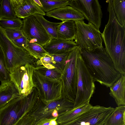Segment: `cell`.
<instances>
[{"label":"cell","instance_id":"1","mask_svg":"<svg viewBox=\"0 0 125 125\" xmlns=\"http://www.w3.org/2000/svg\"><path fill=\"white\" fill-rule=\"evenodd\" d=\"M108 3V22L101 35L105 50L111 59L115 69L125 75V26L119 23L114 14L112 0Z\"/></svg>","mask_w":125,"mask_h":125},{"label":"cell","instance_id":"2","mask_svg":"<svg viewBox=\"0 0 125 125\" xmlns=\"http://www.w3.org/2000/svg\"><path fill=\"white\" fill-rule=\"evenodd\" d=\"M81 54L94 81L110 87L121 77L104 47L91 51L81 49Z\"/></svg>","mask_w":125,"mask_h":125},{"label":"cell","instance_id":"3","mask_svg":"<svg viewBox=\"0 0 125 125\" xmlns=\"http://www.w3.org/2000/svg\"><path fill=\"white\" fill-rule=\"evenodd\" d=\"M40 97L35 87L28 95L20 96L11 100L0 109V125H14L31 110Z\"/></svg>","mask_w":125,"mask_h":125},{"label":"cell","instance_id":"4","mask_svg":"<svg viewBox=\"0 0 125 125\" xmlns=\"http://www.w3.org/2000/svg\"><path fill=\"white\" fill-rule=\"evenodd\" d=\"M0 47L4 56L6 68L10 73L17 68L29 63L35 66L37 60L25 48L15 45L8 37L0 26Z\"/></svg>","mask_w":125,"mask_h":125},{"label":"cell","instance_id":"5","mask_svg":"<svg viewBox=\"0 0 125 125\" xmlns=\"http://www.w3.org/2000/svg\"><path fill=\"white\" fill-rule=\"evenodd\" d=\"M81 51V47L77 46L69 52L61 78L62 96L74 103L76 95L77 78V61Z\"/></svg>","mask_w":125,"mask_h":125},{"label":"cell","instance_id":"6","mask_svg":"<svg viewBox=\"0 0 125 125\" xmlns=\"http://www.w3.org/2000/svg\"><path fill=\"white\" fill-rule=\"evenodd\" d=\"M77 81L73 108L90 101L95 93L94 81L87 68L80 54L77 61Z\"/></svg>","mask_w":125,"mask_h":125},{"label":"cell","instance_id":"7","mask_svg":"<svg viewBox=\"0 0 125 125\" xmlns=\"http://www.w3.org/2000/svg\"><path fill=\"white\" fill-rule=\"evenodd\" d=\"M76 31L74 42L81 49L91 51L102 48L101 33L92 23H85L83 20L74 21Z\"/></svg>","mask_w":125,"mask_h":125},{"label":"cell","instance_id":"8","mask_svg":"<svg viewBox=\"0 0 125 125\" xmlns=\"http://www.w3.org/2000/svg\"><path fill=\"white\" fill-rule=\"evenodd\" d=\"M74 104L62 96L46 104H44L40 98L28 114L35 118L36 124L43 119L53 118L51 114L54 110H57L59 115L73 108Z\"/></svg>","mask_w":125,"mask_h":125},{"label":"cell","instance_id":"9","mask_svg":"<svg viewBox=\"0 0 125 125\" xmlns=\"http://www.w3.org/2000/svg\"><path fill=\"white\" fill-rule=\"evenodd\" d=\"M33 80L44 104H47L62 96V85L61 81L56 82L50 80L35 70L33 74Z\"/></svg>","mask_w":125,"mask_h":125},{"label":"cell","instance_id":"10","mask_svg":"<svg viewBox=\"0 0 125 125\" xmlns=\"http://www.w3.org/2000/svg\"><path fill=\"white\" fill-rule=\"evenodd\" d=\"M35 66L29 63L20 66L10 73V81L14 84L20 96L29 94L35 87L33 80Z\"/></svg>","mask_w":125,"mask_h":125},{"label":"cell","instance_id":"11","mask_svg":"<svg viewBox=\"0 0 125 125\" xmlns=\"http://www.w3.org/2000/svg\"><path fill=\"white\" fill-rule=\"evenodd\" d=\"M69 5L80 12L85 19L99 30L103 13L98 0H70Z\"/></svg>","mask_w":125,"mask_h":125},{"label":"cell","instance_id":"12","mask_svg":"<svg viewBox=\"0 0 125 125\" xmlns=\"http://www.w3.org/2000/svg\"><path fill=\"white\" fill-rule=\"evenodd\" d=\"M114 109L111 107L93 106L75 120L58 125H104Z\"/></svg>","mask_w":125,"mask_h":125},{"label":"cell","instance_id":"13","mask_svg":"<svg viewBox=\"0 0 125 125\" xmlns=\"http://www.w3.org/2000/svg\"><path fill=\"white\" fill-rule=\"evenodd\" d=\"M21 28L23 35L30 42L35 43L43 47L51 38L34 15L23 19Z\"/></svg>","mask_w":125,"mask_h":125},{"label":"cell","instance_id":"14","mask_svg":"<svg viewBox=\"0 0 125 125\" xmlns=\"http://www.w3.org/2000/svg\"><path fill=\"white\" fill-rule=\"evenodd\" d=\"M69 52L55 54L48 53L44 57L37 60L35 67L42 66L62 73Z\"/></svg>","mask_w":125,"mask_h":125},{"label":"cell","instance_id":"15","mask_svg":"<svg viewBox=\"0 0 125 125\" xmlns=\"http://www.w3.org/2000/svg\"><path fill=\"white\" fill-rule=\"evenodd\" d=\"M47 16L62 21H74L83 20L85 18L79 11L72 7L66 5L59 8L45 13Z\"/></svg>","mask_w":125,"mask_h":125},{"label":"cell","instance_id":"16","mask_svg":"<svg viewBox=\"0 0 125 125\" xmlns=\"http://www.w3.org/2000/svg\"><path fill=\"white\" fill-rule=\"evenodd\" d=\"M77 46L73 41L51 39L43 47L49 54H60L69 52Z\"/></svg>","mask_w":125,"mask_h":125},{"label":"cell","instance_id":"17","mask_svg":"<svg viewBox=\"0 0 125 125\" xmlns=\"http://www.w3.org/2000/svg\"><path fill=\"white\" fill-rule=\"evenodd\" d=\"M15 15L20 19H25L35 14L45 15L42 8L38 5L33 0H24L23 3L14 9Z\"/></svg>","mask_w":125,"mask_h":125},{"label":"cell","instance_id":"18","mask_svg":"<svg viewBox=\"0 0 125 125\" xmlns=\"http://www.w3.org/2000/svg\"><path fill=\"white\" fill-rule=\"evenodd\" d=\"M89 102L59 114L56 120L58 125L68 123L77 118L92 107Z\"/></svg>","mask_w":125,"mask_h":125},{"label":"cell","instance_id":"19","mask_svg":"<svg viewBox=\"0 0 125 125\" xmlns=\"http://www.w3.org/2000/svg\"><path fill=\"white\" fill-rule=\"evenodd\" d=\"M20 96L14 85L11 81L1 82L0 85V109L11 100Z\"/></svg>","mask_w":125,"mask_h":125},{"label":"cell","instance_id":"20","mask_svg":"<svg viewBox=\"0 0 125 125\" xmlns=\"http://www.w3.org/2000/svg\"><path fill=\"white\" fill-rule=\"evenodd\" d=\"M109 94L118 106L125 105V75L121 77L110 87Z\"/></svg>","mask_w":125,"mask_h":125},{"label":"cell","instance_id":"21","mask_svg":"<svg viewBox=\"0 0 125 125\" xmlns=\"http://www.w3.org/2000/svg\"><path fill=\"white\" fill-rule=\"evenodd\" d=\"M76 31V27L74 21L66 20L63 21L57 27V39L73 41Z\"/></svg>","mask_w":125,"mask_h":125},{"label":"cell","instance_id":"22","mask_svg":"<svg viewBox=\"0 0 125 125\" xmlns=\"http://www.w3.org/2000/svg\"><path fill=\"white\" fill-rule=\"evenodd\" d=\"M125 106H118L110 115L104 125H125Z\"/></svg>","mask_w":125,"mask_h":125},{"label":"cell","instance_id":"23","mask_svg":"<svg viewBox=\"0 0 125 125\" xmlns=\"http://www.w3.org/2000/svg\"><path fill=\"white\" fill-rule=\"evenodd\" d=\"M42 25L51 39H57V27L61 23L49 21L46 20L43 16L39 14L34 15Z\"/></svg>","mask_w":125,"mask_h":125},{"label":"cell","instance_id":"24","mask_svg":"<svg viewBox=\"0 0 125 125\" xmlns=\"http://www.w3.org/2000/svg\"><path fill=\"white\" fill-rule=\"evenodd\" d=\"M113 10L119 24L125 26V0H112Z\"/></svg>","mask_w":125,"mask_h":125},{"label":"cell","instance_id":"25","mask_svg":"<svg viewBox=\"0 0 125 125\" xmlns=\"http://www.w3.org/2000/svg\"><path fill=\"white\" fill-rule=\"evenodd\" d=\"M0 7V19L12 20L16 18L10 0H2Z\"/></svg>","mask_w":125,"mask_h":125},{"label":"cell","instance_id":"26","mask_svg":"<svg viewBox=\"0 0 125 125\" xmlns=\"http://www.w3.org/2000/svg\"><path fill=\"white\" fill-rule=\"evenodd\" d=\"M35 70L42 75L50 80L56 82L61 81L62 74L61 72L47 68L42 66L35 67Z\"/></svg>","mask_w":125,"mask_h":125},{"label":"cell","instance_id":"27","mask_svg":"<svg viewBox=\"0 0 125 125\" xmlns=\"http://www.w3.org/2000/svg\"><path fill=\"white\" fill-rule=\"evenodd\" d=\"M45 12H47L57 8L69 5V0H40Z\"/></svg>","mask_w":125,"mask_h":125},{"label":"cell","instance_id":"28","mask_svg":"<svg viewBox=\"0 0 125 125\" xmlns=\"http://www.w3.org/2000/svg\"><path fill=\"white\" fill-rule=\"evenodd\" d=\"M25 49L37 60L44 57L48 53L41 46L36 43L29 42L28 41L27 46Z\"/></svg>","mask_w":125,"mask_h":125},{"label":"cell","instance_id":"29","mask_svg":"<svg viewBox=\"0 0 125 125\" xmlns=\"http://www.w3.org/2000/svg\"><path fill=\"white\" fill-rule=\"evenodd\" d=\"M22 25V21L19 18L12 20L0 19V26L4 29H21Z\"/></svg>","mask_w":125,"mask_h":125},{"label":"cell","instance_id":"30","mask_svg":"<svg viewBox=\"0 0 125 125\" xmlns=\"http://www.w3.org/2000/svg\"><path fill=\"white\" fill-rule=\"evenodd\" d=\"M10 73L6 68L4 55L0 47V82L10 81Z\"/></svg>","mask_w":125,"mask_h":125},{"label":"cell","instance_id":"31","mask_svg":"<svg viewBox=\"0 0 125 125\" xmlns=\"http://www.w3.org/2000/svg\"><path fill=\"white\" fill-rule=\"evenodd\" d=\"M4 29L7 36L11 41L24 35L21 29L9 28Z\"/></svg>","mask_w":125,"mask_h":125},{"label":"cell","instance_id":"32","mask_svg":"<svg viewBox=\"0 0 125 125\" xmlns=\"http://www.w3.org/2000/svg\"><path fill=\"white\" fill-rule=\"evenodd\" d=\"M28 113L25 114L14 125H34L35 119Z\"/></svg>","mask_w":125,"mask_h":125},{"label":"cell","instance_id":"33","mask_svg":"<svg viewBox=\"0 0 125 125\" xmlns=\"http://www.w3.org/2000/svg\"><path fill=\"white\" fill-rule=\"evenodd\" d=\"M17 46L25 48L28 45V40L24 35L12 41Z\"/></svg>","mask_w":125,"mask_h":125},{"label":"cell","instance_id":"34","mask_svg":"<svg viewBox=\"0 0 125 125\" xmlns=\"http://www.w3.org/2000/svg\"><path fill=\"white\" fill-rule=\"evenodd\" d=\"M24 0H10V2L14 9L22 4Z\"/></svg>","mask_w":125,"mask_h":125},{"label":"cell","instance_id":"35","mask_svg":"<svg viewBox=\"0 0 125 125\" xmlns=\"http://www.w3.org/2000/svg\"><path fill=\"white\" fill-rule=\"evenodd\" d=\"M53 118V117L43 119L35 124V125H49L50 121Z\"/></svg>","mask_w":125,"mask_h":125},{"label":"cell","instance_id":"36","mask_svg":"<svg viewBox=\"0 0 125 125\" xmlns=\"http://www.w3.org/2000/svg\"><path fill=\"white\" fill-rule=\"evenodd\" d=\"M57 117L53 118L50 121L49 125H58V124L56 121Z\"/></svg>","mask_w":125,"mask_h":125},{"label":"cell","instance_id":"37","mask_svg":"<svg viewBox=\"0 0 125 125\" xmlns=\"http://www.w3.org/2000/svg\"><path fill=\"white\" fill-rule=\"evenodd\" d=\"M52 116L54 118L57 117H58L59 114L57 110H54L52 112L51 114Z\"/></svg>","mask_w":125,"mask_h":125},{"label":"cell","instance_id":"38","mask_svg":"<svg viewBox=\"0 0 125 125\" xmlns=\"http://www.w3.org/2000/svg\"><path fill=\"white\" fill-rule=\"evenodd\" d=\"M40 7L42 8V4L39 0H33Z\"/></svg>","mask_w":125,"mask_h":125},{"label":"cell","instance_id":"39","mask_svg":"<svg viewBox=\"0 0 125 125\" xmlns=\"http://www.w3.org/2000/svg\"><path fill=\"white\" fill-rule=\"evenodd\" d=\"M1 0H0V3H1Z\"/></svg>","mask_w":125,"mask_h":125},{"label":"cell","instance_id":"40","mask_svg":"<svg viewBox=\"0 0 125 125\" xmlns=\"http://www.w3.org/2000/svg\"></svg>","mask_w":125,"mask_h":125},{"label":"cell","instance_id":"41","mask_svg":"<svg viewBox=\"0 0 125 125\" xmlns=\"http://www.w3.org/2000/svg\"></svg>","mask_w":125,"mask_h":125}]
</instances>
